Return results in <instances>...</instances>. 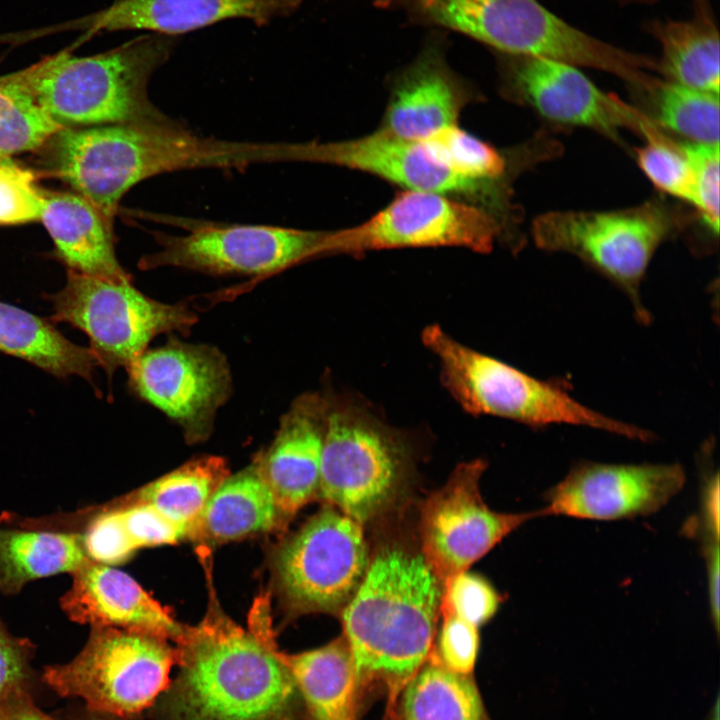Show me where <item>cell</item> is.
Masks as SVG:
<instances>
[{
	"mask_svg": "<svg viewBox=\"0 0 720 720\" xmlns=\"http://www.w3.org/2000/svg\"><path fill=\"white\" fill-rule=\"evenodd\" d=\"M694 5V16L702 18H714L709 0H692Z\"/></svg>",
	"mask_w": 720,
	"mask_h": 720,
	"instance_id": "42",
	"label": "cell"
},
{
	"mask_svg": "<svg viewBox=\"0 0 720 720\" xmlns=\"http://www.w3.org/2000/svg\"><path fill=\"white\" fill-rule=\"evenodd\" d=\"M67 720H120L118 718L92 711L84 705L73 708L67 713Z\"/></svg>",
	"mask_w": 720,
	"mask_h": 720,
	"instance_id": "41",
	"label": "cell"
},
{
	"mask_svg": "<svg viewBox=\"0 0 720 720\" xmlns=\"http://www.w3.org/2000/svg\"><path fill=\"white\" fill-rule=\"evenodd\" d=\"M279 515L274 495L255 458L219 484L189 535L215 542L234 540L272 529Z\"/></svg>",
	"mask_w": 720,
	"mask_h": 720,
	"instance_id": "23",
	"label": "cell"
},
{
	"mask_svg": "<svg viewBox=\"0 0 720 720\" xmlns=\"http://www.w3.org/2000/svg\"><path fill=\"white\" fill-rule=\"evenodd\" d=\"M88 561L82 535L0 529V591L5 594L35 579L73 573Z\"/></svg>",
	"mask_w": 720,
	"mask_h": 720,
	"instance_id": "27",
	"label": "cell"
},
{
	"mask_svg": "<svg viewBox=\"0 0 720 720\" xmlns=\"http://www.w3.org/2000/svg\"><path fill=\"white\" fill-rule=\"evenodd\" d=\"M419 142L437 161L466 178L497 183L506 171V160L500 152L457 125Z\"/></svg>",
	"mask_w": 720,
	"mask_h": 720,
	"instance_id": "32",
	"label": "cell"
},
{
	"mask_svg": "<svg viewBox=\"0 0 720 720\" xmlns=\"http://www.w3.org/2000/svg\"><path fill=\"white\" fill-rule=\"evenodd\" d=\"M327 398L318 496L363 525L396 498L406 472L405 447L366 409Z\"/></svg>",
	"mask_w": 720,
	"mask_h": 720,
	"instance_id": "8",
	"label": "cell"
},
{
	"mask_svg": "<svg viewBox=\"0 0 720 720\" xmlns=\"http://www.w3.org/2000/svg\"><path fill=\"white\" fill-rule=\"evenodd\" d=\"M637 98L648 104L645 113L660 129L670 130L689 142L719 143V94L658 78Z\"/></svg>",
	"mask_w": 720,
	"mask_h": 720,
	"instance_id": "30",
	"label": "cell"
},
{
	"mask_svg": "<svg viewBox=\"0 0 720 720\" xmlns=\"http://www.w3.org/2000/svg\"><path fill=\"white\" fill-rule=\"evenodd\" d=\"M679 464H603L575 466L545 496L541 516L617 520L660 510L684 486Z\"/></svg>",
	"mask_w": 720,
	"mask_h": 720,
	"instance_id": "16",
	"label": "cell"
},
{
	"mask_svg": "<svg viewBox=\"0 0 720 720\" xmlns=\"http://www.w3.org/2000/svg\"><path fill=\"white\" fill-rule=\"evenodd\" d=\"M35 64L0 76V157L40 149L61 127L37 103Z\"/></svg>",
	"mask_w": 720,
	"mask_h": 720,
	"instance_id": "31",
	"label": "cell"
},
{
	"mask_svg": "<svg viewBox=\"0 0 720 720\" xmlns=\"http://www.w3.org/2000/svg\"><path fill=\"white\" fill-rule=\"evenodd\" d=\"M402 720H487L479 692L468 675L454 673L436 659L408 680Z\"/></svg>",
	"mask_w": 720,
	"mask_h": 720,
	"instance_id": "28",
	"label": "cell"
},
{
	"mask_svg": "<svg viewBox=\"0 0 720 720\" xmlns=\"http://www.w3.org/2000/svg\"><path fill=\"white\" fill-rule=\"evenodd\" d=\"M442 584L422 553L382 547L342 610L344 638L357 680H409L431 652Z\"/></svg>",
	"mask_w": 720,
	"mask_h": 720,
	"instance_id": "2",
	"label": "cell"
},
{
	"mask_svg": "<svg viewBox=\"0 0 720 720\" xmlns=\"http://www.w3.org/2000/svg\"><path fill=\"white\" fill-rule=\"evenodd\" d=\"M127 371L130 389L173 420L189 443L208 439L232 393L230 366L218 348L175 337L146 349Z\"/></svg>",
	"mask_w": 720,
	"mask_h": 720,
	"instance_id": "12",
	"label": "cell"
},
{
	"mask_svg": "<svg viewBox=\"0 0 720 720\" xmlns=\"http://www.w3.org/2000/svg\"><path fill=\"white\" fill-rule=\"evenodd\" d=\"M0 352L60 378L92 381L98 363L89 348L69 341L50 321L0 302Z\"/></svg>",
	"mask_w": 720,
	"mask_h": 720,
	"instance_id": "26",
	"label": "cell"
},
{
	"mask_svg": "<svg viewBox=\"0 0 720 720\" xmlns=\"http://www.w3.org/2000/svg\"><path fill=\"white\" fill-rule=\"evenodd\" d=\"M327 411V396L301 394L280 418L270 447L256 456L282 516L318 496Z\"/></svg>",
	"mask_w": 720,
	"mask_h": 720,
	"instance_id": "18",
	"label": "cell"
},
{
	"mask_svg": "<svg viewBox=\"0 0 720 720\" xmlns=\"http://www.w3.org/2000/svg\"><path fill=\"white\" fill-rule=\"evenodd\" d=\"M308 162L359 170L408 190L445 195H491L497 184L461 176L437 161L421 142L384 129L350 140L309 142Z\"/></svg>",
	"mask_w": 720,
	"mask_h": 720,
	"instance_id": "17",
	"label": "cell"
},
{
	"mask_svg": "<svg viewBox=\"0 0 720 720\" xmlns=\"http://www.w3.org/2000/svg\"><path fill=\"white\" fill-rule=\"evenodd\" d=\"M502 597L483 577L462 571L442 583L440 614L453 615L479 628L497 612Z\"/></svg>",
	"mask_w": 720,
	"mask_h": 720,
	"instance_id": "34",
	"label": "cell"
},
{
	"mask_svg": "<svg viewBox=\"0 0 720 720\" xmlns=\"http://www.w3.org/2000/svg\"><path fill=\"white\" fill-rule=\"evenodd\" d=\"M310 720H354V691L358 682L344 637L316 649L281 652Z\"/></svg>",
	"mask_w": 720,
	"mask_h": 720,
	"instance_id": "24",
	"label": "cell"
},
{
	"mask_svg": "<svg viewBox=\"0 0 720 720\" xmlns=\"http://www.w3.org/2000/svg\"><path fill=\"white\" fill-rule=\"evenodd\" d=\"M175 646L178 670L152 720H307L265 620L248 631L213 603Z\"/></svg>",
	"mask_w": 720,
	"mask_h": 720,
	"instance_id": "1",
	"label": "cell"
},
{
	"mask_svg": "<svg viewBox=\"0 0 720 720\" xmlns=\"http://www.w3.org/2000/svg\"><path fill=\"white\" fill-rule=\"evenodd\" d=\"M500 55L505 89L550 122L612 138L622 129L645 140L664 135L646 113L599 89L577 66L543 57Z\"/></svg>",
	"mask_w": 720,
	"mask_h": 720,
	"instance_id": "15",
	"label": "cell"
},
{
	"mask_svg": "<svg viewBox=\"0 0 720 720\" xmlns=\"http://www.w3.org/2000/svg\"><path fill=\"white\" fill-rule=\"evenodd\" d=\"M689 216L653 200L615 211H553L532 226L536 245L571 253L621 285L633 299L657 248Z\"/></svg>",
	"mask_w": 720,
	"mask_h": 720,
	"instance_id": "9",
	"label": "cell"
},
{
	"mask_svg": "<svg viewBox=\"0 0 720 720\" xmlns=\"http://www.w3.org/2000/svg\"><path fill=\"white\" fill-rule=\"evenodd\" d=\"M301 0H117L96 14L89 32L146 30L175 36L217 22L245 18L258 26L288 16Z\"/></svg>",
	"mask_w": 720,
	"mask_h": 720,
	"instance_id": "21",
	"label": "cell"
},
{
	"mask_svg": "<svg viewBox=\"0 0 720 720\" xmlns=\"http://www.w3.org/2000/svg\"><path fill=\"white\" fill-rule=\"evenodd\" d=\"M0 720H58L44 713L34 702L32 692L16 693L0 703Z\"/></svg>",
	"mask_w": 720,
	"mask_h": 720,
	"instance_id": "40",
	"label": "cell"
},
{
	"mask_svg": "<svg viewBox=\"0 0 720 720\" xmlns=\"http://www.w3.org/2000/svg\"><path fill=\"white\" fill-rule=\"evenodd\" d=\"M8 158H11V157H0V166H1V165L3 164V162H4L6 159H8Z\"/></svg>",
	"mask_w": 720,
	"mask_h": 720,
	"instance_id": "44",
	"label": "cell"
},
{
	"mask_svg": "<svg viewBox=\"0 0 720 720\" xmlns=\"http://www.w3.org/2000/svg\"><path fill=\"white\" fill-rule=\"evenodd\" d=\"M32 645L10 634L0 619V703L10 696L32 692Z\"/></svg>",
	"mask_w": 720,
	"mask_h": 720,
	"instance_id": "39",
	"label": "cell"
},
{
	"mask_svg": "<svg viewBox=\"0 0 720 720\" xmlns=\"http://www.w3.org/2000/svg\"><path fill=\"white\" fill-rule=\"evenodd\" d=\"M485 469L482 459L458 465L446 484L423 503L422 555L441 584L466 571L526 521L541 517L540 510L524 513L491 510L479 491Z\"/></svg>",
	"mask_w": 720,
	"mask_h": 720,
	"instance_id": "14",
	"label": "cell"
},
{
	"mask_svg": "<svg viewBox=\"0 0 720 720\" xmlns=\"http://www.w3.org/2000/svg\"><path fill=\"white\" fill-rule=\"evenodd\" d=\"M641 170L660 191L691 204L696 201L692 168L681 145L666 134L637 149Z\"/></svg>",
	"mask_w": 720,
	"mask_h": 720,
	"instance_id": "33",
	"label": "cell"
},
{
	"mask_svg": "<svg viewBox=\"0 0 720 720\" xmlns=\"http://www.w3.org/2000/svg\"><path fill=\"white\" fill-rule=\"evenodd\" d=\"M61 607L80 624L142 632L174 644L187 628L128 574L91 560L73 572Z\"/></svg>",
	"mask_w": 720,
	"mask_h": 720,
	"instance_id": "19",
	"label": "cell"
},
{
	"mask_svg": "<svg viewBox=\"0 0 720 720\" xmlns=\"http://www.w3.org/2000/svg\"><path fill=\"white\" fill-rule=\"evenodd\" d=\"M82 539L89 560L104 565L120 564L137 550L125 531L117 508L97 514Z\"/></svg>",
	"mask_w": 720,
	"mask_h": 720,
	"instance_id": "36",
	"label": "cell"
},
{
	"mask_svg": "<svg viewBox=\"0 0 720 720\" xmlns=\"http://www.w3.org/2000/svg\"><path fill=\"white\" fill-rule=\"evenodd\" d=\"M112 627H92L71 661L45 666L43 682L61 697L79 698L92 711L136 720L167 689L177 662L175 644Z\"/></svg>",
	"mask_w": 720,
	"mask_h": 720,
	"instance_id": "6",
	"label": "cell"
},
{
	"mask_svg": "<svg viewBox=\"0 0 720 720\" xmlns=\"http://www.w3.org/2000/svg\"><path fill=\"white\" fill-rule=\"evenodd\" d=\"M39 220L57 257L69 271L110 280H131L117 259L113 221L76 192L42 189Z\"/></svg>",
	"mask_w": 720,
	"mask_h": 720,
	"instance_id": "22",
	"label": "cell"
},
{
	"mask_svg": "<svg viewBox=\"0 0 720 720\" xmlns=\"http://www.w3.org/2000/svg\"><path fill=\"white\" fill-rule=\"evenodd\" d=\"M369 562L362 524L327 504L279 547L273 570L292 611L340 614Z\"/></svg>",
	"mask_w": 720,
	"mask_h": 720,
	"instance_id": "10",
	"label": "cell"
},
{
	"mask_svg": "<svg viewBox=\"0 0 720 720\" xmlns=\"http://www.w3.org/2000/svg\"><path fill=\"white\" fill-rule=\"evenodd\" d=\"M442 617L437 654L433 658L454 673L468 675L478 655V627L453 615Z\"/></svg>",
	"mask_w": 720,
	"mask_h": 720,
	"instance_id": "37",
	"label": "cell"
},
{
	"mask_svg": "<svg viewBox=\"0 0 720 720\" xmlns=\"http://www.w3.org/2000/svg\"><path fill=\"white\" fill-rule=\"evenodd\" d=\"M694 176V208L703 224L715 235L719 232V143H680Z\"/></svg>",
	"mask_w": 720,
	"mask_h": 720,
	"instance_id": "35",
	"label": "cell"
},
{
	"mask_svg": "<svg viewBox=\"0 0 720 720\" xmlns=\"http://www.w3.org/2000/svg\"><path fill=\"white\" fill-rule=\"evenodd\" d=\"M499 231L495 217L485 209L445 194L408 190L367 221L325 232L320 255L438 246L488 252Z\"/></svg>",
	"mask_w": 720,
	"mask_h": 720,
	"instance_id": "11",
	"label": "cell"
},
{
	"mask_svg": "<svg viewBox=\"0 0 720 720\" xmlns=\"http://www.w3.org/2000/svg\"><path fill=\"white\" fill-rule=\"evenodd\" d=\"M174 45L173 36L149 33L96 55L65 50L45 57L35 63V99L63 128L177 123L154 106L147 91Z\"/></svg>",
	"mask_w": 720,
	"mask_h": 720,
	"instance_id": "3",
	"label": "cell"
},
{
	"mask_svg": "<svg viewBox=\"0 0 720 720\" xmlns=\"http://www.w3.org/2000/svg\"><path fill=\"white\" fill-rule=\"evenodd\" d=\"M324 231L268 225L199 223L185 235L157 233L159 250L143 270L177 267L213 275L263 276L320 256Z\"/></svg>",
	"mask_w": 720,
	"mask_h": 720,
	"instance_id": "13",
	"label": "cell"
},
{
	"mask_svg": "<svg viewBox=\"0 0 720 720\" xmlns=\"http://www.w3.org/2000/svg\"><path fill=\"white\" fill-rule=\"evenodd\" d=\"M422 339L440 362L443 384L471 414L532 426H587L630 439L650 440L646 430L597 412L553 384L462 345L437 325L426 327Z\"/></svg>",
	"mask_w": 720,
	"mask_h": 720,
	"instance_id": "5",
	"label": "cell"
},
{
	"mask_svg": "<svg viewBox=\"0 0 720 720\" xmlns=\"http://www.w3.org/2000/svg\"><path fill=\"white\" fill-rule=\"evenodd\" d=\"M645 27L661 46L656 71L664 80L719 94L720 40L714 19H655Z\"/></svg>",
	"mask_w": 720,
	"mask_h": 720,
	"instance_id": "25",
	"label": "cell"
},
{
	"mask_svg": "<svg viewBox=\"0 0 720 720\" xmlns=\"http://www.w3.org/2000/svg\"><path fill=\"white\" fill-rule=\"evenodd\" d=\"M228 475L223 458L201 457L143 487L136 502L151 505L185 528L189 535L208 500Z\"/></svg>",
	"mask_w": 720,
	"mask_h": 720,
	"instance_id": "29",
	"label": "cell"
},
{
	"mask_svg": "<svg viewBox=\"0 0 720 720\" xmlns=\"http://www.w3.org/2000/svg\"><path fill=\"white\" fill-rule=\"evenodd\" d=\"M717 719H718V714L716 713V714H715V717H714V718H711L710 720H717Z\"/></svg>",
	"mask_w": 720,
	"mask_h": 720,
	"instance_id": "45",
	"label": "cell"
},
{
	"mask_svg": "<svg viewBox=\"0 0 720 720\" xmlns=\"http://www.w3.org/2000/svg\"><path fill=\"white\" fill-rule=\"evenodd\" d=\"M440 40L431 39L395 79L381 129L421 141L457 125L464 92L445 62Z\"/></svg>",
	"mask_w": 720,
	"mask_h": 720,
	"instance_id": "20",
	"label": "cell"
},
{
	"mask_svg": "<svg viewBox=\"0 0 720 720\" xmlns=\"http://www.w3.org/2000/svg\"><path fill=\"white\" fill-rule=\"evenodd\" d=\"M417 25L460 32L500 54L543 57L633 80L642 57L568 24L537 0H375Z\"/></svg>",
	"mask_w": 720,
	"mask_h": 720,
	"instance_id": "4",
	"label": "cell"
},
{
	"mask_svg": "<svg viewBox=\"0 0 720 720\" xmlns=\"http://www.w3.org/2000/svg\"><path fill=\"white\" fill-rule=\"evenodd\" d=\"M620 1H622L623 3H643V4H651V3L657 2L658 0H620Z\"/></svg>",
	"mask_w": 720,
	"mask_h": 720,
	"instance_id": "43",
	"label": "cell"
},
{
	"mask_svg": "<svg viewBox=\"0 0 720 720\" xmlns=\"http://www.w3.org/2000/svg\"><path fill=\"white\" fill-rule=\"evenodd\" d=\"M117 509L125 531L136 549L174 544L188 535L185 528L172 522L149 504L136 502Z\"/></svg>",
	"mask_w": 720,
	"mask_h": 720,
	"instance_id": "38",
	"label": "cell"
},
{
	"mask_svg": "<svg viewBox=\"0 0 720 720\" xmlns=\"http://www.w3.org/2000/svg\"><path fill=\"white\" fill-rule=\"evenodd\" d=\"M49 300L53 321L83 331L98 366L109 377L119 367L127 368L156 336L188 334L198 321L188 304L152 299L131 280H110L69 270L64 287Z\"/></svg>",
	"mask_w": 720,
	"mask_h": 720,
	"instance_id": "7",
	"label": "cell"
}]
</instances>
